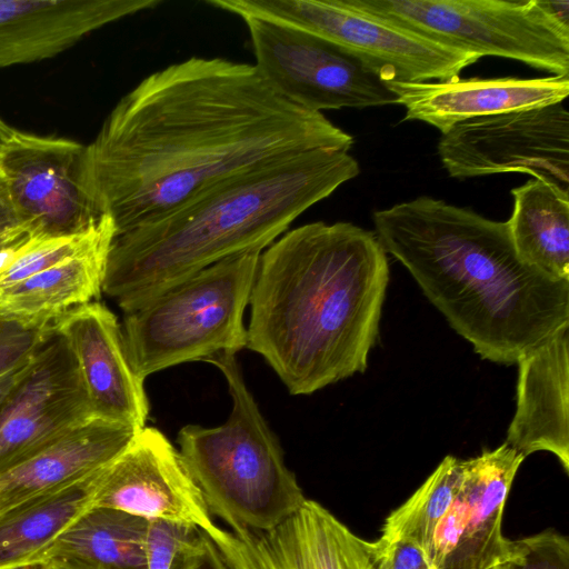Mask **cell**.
<instances>
[{
  "instance_id": "obj_1",
  "label": "cell",
  "mask_w": 569,
  "mask_h": 569,
  "mask_svg": "<svg viewBox=\"0 0 569 569\" xmlns=\"http://www.w3.org/2000/svg\"><path fill=\"white\" fill-rule=\"evenodd\" d=\"M353 142L323 113L278 96L253 64L191 57L120 98L84 146L79 183L118 236L234 173Z\"/></svg>"
},
{
  "instance_id": "obj_2",
  "label": "cell",
  "mask_w": 569,
  "mask_h": 569,
  "mask_svg": "<svg viewBox=\"0 0 569 569\" xmlns=\"http://www.w3.org/2000/svg\"><path fill=\"white\" fill-rule=\"evenodd\" d=\"M388 283L375 232L351 222L295 228L260 253L246 348L293 396L365 372Z\"/></svg>"
},
{
  "instance_id": "obj_3",
  "label": "cell",
  "mask_w": 569,
  "mask_h": 569,
  "mask_svg": "<svg viewBox=\"0 0 569 569\" xmlns=\"http://www.w3.org/2000/svg\"><path fill=\"white\" fill-rule=\"evenodd\" d=\"M375 234L485 360L518 359L569 326V280L525 262L507 221L427 196L372 213Z\"/></svg>"
},
{
  "instance_id": "obj_4",
  "label": "cell",
  "mask_w": 569,
  "mask_h": 569,
  "mask_svg": "<svg viewBox=\"0 0 569 569\" xmlns=\"http://www.w3.org/2000/svg\"><path fill=\"white\" fill-rule=\"evenodd\" d=\"M359 172L348 151L319 149L229 176L116 236L102 292L128 313L223 259L262 252Z\"/></svg>"
},
{
  "instance_id": "obj_5",
  "label": "cell",
  "mask_w": 569,
  "mask_h": 569,
  "mask_svg": "<svg viewBox=\"0 0 569 569\" xmlns=\"http://www.w3.org/2000/svg\"><path fill=\"white\" fill-rule=\"evenodd\" d=\"M204 361L224 376L232 409L221 426L182 427L179 452L211 516L234 531L270 530L307 498L247 387L237 355L219 353Z\"/></svg>"
},
{
  "instance_id": "obj_6",
  "label": "cell",
  "mask_w": 569,
  "mask_h": 569,
  "mask_svg": "<svg viewBox=\"0 0 569 569\" xmlns=\"http://www.w3.org/2000/svg\"><path fill=\"white\" fill-rule=\"evenodd\" d=\"M260 253L223 259L124 313V348L141 380L179 363L246 348L243 315Z\"/></svg>"
},
{
  "instance_id": "obj_7",
  "label": "cell",
  "mask_w": 569,
  "mask_h": 569,
  "mask_svg": "<svg viewBox=\"0 0 569 569\" xmlns=\"http://www.w3.org/2000/svg\"><path fill=\"white\" fill-rule=\"evenodd\" d=\"M377 19L477 58L569 76V1L345 0Z\"/></svg>"
},
{
  "instance_id": "obj_8",
  "label": "cell",
  "mask_w": 569,
  "mask_h": 569,
  "mask_svg": "<svg viewBox=\"0 0 569 569\" xmlns=\"http://www.w3.org/2000/svg\"><path fill=\"white\" fill-rule=\"evenodd\" d=\"M237 14L278 19L342 47L383 82L449 81L479 58L349 7L345 0H208Z\"/></svg>"
},
{
  "instance_id": "obj_9",
  "label": "cell",
  "mask_w": 569,
  "mask_h": 569,
  "mask_svg": "<svg viewBox=\"0 0 569 569\" xmlns=\"http://www.w3.org/2000/svg\"><path fill=\"white\" fill-rule=\"evenodd\" d=\"M246 23L253 63L283 99L310 111L397 104V96L342 47L284 21L239 16Z\"/></svg>"
},
{
  "instance_id": "obj_10",
  "label": "cell",
  "mask_w": 569,
  "mask_h": 569,
  "mask_svg": "<svg viewBox=\"0 0 569 569\" xmlns=\"http://www.w3.org/2000/svg\"><path fill=\"white\" fill-rule=\"evenodd\" d=\"M437 150L452 178L522 172L569 190V113L562 102L460 122L441 134Z\"/></svg>"
},
{
  "instance_id": "obj_11",
  "label": "cell",
  "mask_w": 569,
  "mask_h": 569,
  "mask_svg": "<svg viewBox=\"0 0 569 569\" xmlns=\"http://www.w3.org/2000/svg\"><path fill=\"white\" fill-rule=\"evenodd\" d=\"M84 144L20 130L0 146V174L31 237H68L98 219L83 196L79 171Z\"/></svg>"
},
{
  "instance_id": "obj_12",
  "label": "cell",
  "mask_w": 569,
  "mask_h": 569,
  "mask_svg": "<svg viewBox=\"0 0 569 569\" xmlns=\"http://www.w3.org/2000/svg\"><path fill=\"white\" fill-rule=\"evenodd\" d=\"M91 417L74 358L52 330L0 403V475Z\"/></svg>"
},
{
  "instance_id": "obj_13",
  "label": "cell",
  "mask_w": 569,
  "mask_h": 569,
  "mask_svg": "<svg viewBox=\"0 0 569 569\" xmlns=\"http://www.w3.org/2000/svg\"><path fill=\"white\" fill-rule=\"evenodd\" d=\"M525 459L503 442L462 460L459 490L427 553L432 569H491L513 557L515 540L502 533V515Z\"/></svg>"
},
{
  "instance_id": "obj_14",
  "label": "cell",
  "mask_w": 569,
  "mask_h": 569,
  "mask_svg": "<svg viewBox=\"0 0 569 569\" xmlns=\"http://www.w3.org/2000/svg\"><path fill=\"white\" fill-rule=\"evenodd\" d=\"M91 506L201 531L214 523L179 450L154 427L140 429L127 449L96 473Z\"/></svg>"
},
{
  "instance_id": "obj_15",
  "label": "cell",
  "mask_w": 569,
  "mask_h": 569,
  "mask_svg": "<svg viewBox=\"0 0 569 569\" xmlns=\"http://www.w3.org/2000/svg\"><path fill=\"white\" fill-rule=\"evenodd\" d=\"M203 532L228 569H375L373 541L310 499L270 530L234 531L213 523Z\"/></svg>"
},
{
  "instance_id": "obj_16",
  "label": "cell",
  "mask_w": 569,
  "mask_h": 569,
  "mask_svg": "<svg viewBox=\"0 0 569 569\" xmlns=\"http://www.w3.org/2000/svg\"><path fill=\"white\" fill-rule=\"evenodd\" d=\"M52 327L74 358L92 416L144 428L148 397L128 360L116 315L97 300L67 312Z\"/></svg>"
},
{
  "instance_id": "obj_17",
  "label": "cell",
  "mask_w": 569,
  "mask_h": 569,
  "mask_svg": "<svg viewBox=\"0 0 569 569\" xmlns=\"http://www.w3.org/2000/svg\"><path fill=\"white\" fill-rule=\"evenodd\" d=\"M385 83L405 107L403 120L426 122L441 133L475 118L562 102L569 94V76Z\"/></svg>"
},
{
  "instance_id": "obj_18",
  "label": "cell",
  "mask_w": 569,
  "mask_h": 569,
  "mask_svg": "<svg viewBox=\"0 0 569 569\" xmlns=\"http://www.w3.org/2000/svg\"><path fill=\"white\" fill-rule=\"evenodd\" d=\"M161 0H0V69L38 62Z\"/></svg>"
},
{
  "instance_id": "obj_19",
  "label": "cell",
  "mask_w": 569,
  "mask_h": 569,
  "mask_svg": "<svg viewBox=\"0 0 569 569\" xmlns=\"http://www.w3.org/2000/svg\"><path fill=\"white\" fill-rule=\"evenodd\" d=\"M517 363V405L505 442L525 458L548 451L569 473V326Z\"/></svg>"
},
{
  "instance_id": "obj_20",
  "label": "cell",
  "mask_w": 569,
  "mask_h": 569,
  "mask_svg": "<svg viewBox=\"0 0 569 569\" xmlns=\"http://www.w3.org/2000/svg\"><path fill=\"white\" fill-rule=\"evenodd\" d=\"M138 429L91 417L0 475V511L84 480L114 460Z\"/></svg>"
},
{
  "instance_id": "obj_21",
  "label": "cell",
  "mask_w": 569,
  "mask_h": 569,
  "mask_svg": "<svg viewBox=\"0 0 569 569\" xmlns=\"http://www.w3.org/2000/svg\"><path fill=\"white\" fill-rule=\"evenodd\" d=\"M114 236L112 219L100 216L93 237L81 250L1 291L0 313L28 327L46 328L97 301Z\"/></svg>"
},
{
  "instance_id": "obj_22",
  "label": "cell",
  "mask_w": 569,
  "mask_h": 569,
  "mask_svg": "<svg viewBox=\"0 0 569 569\" xmlns=\"http://www.w3.org/2000/svg\"><path fill=\"white\" fill-rule=\"evenodd\" d=\"M511 194L507 224L519 257L555 279L569 280V190L532 178Z\"/></svg>"
},
{
  "instance_id": "obj_23",
  "label": "cell",
  "mask_w": 569,
  "mask_h": 569,
  "mask_svg": "<svg viewBox=\"0 0 569 569\" xmlns=\"http://www.w3.org/2000/svg\"><path fill=\"white\" fill-rule=\"evenodd\" d=\"M94 476L1 510L0 569L40 560L53 540L91 506Z\"/></svg>"
},
{
  "instance_id": "obj_24",
  "label": "cell",
  "mask_w": 569,
  "mask_h": 569,
  "mask_svg": "<svg viewBox=\"0 0 569 569\" xmlns=\"http://www.w3.org/2000/svg\"><path fill=\"white\" fill-rule=\"evenodd\" d=\"M149 520L121 510L90 506L64 529L40 560L71 559L106 569H147Z\"/></svg>"
},
{
  "instance_id": "obj_25",
  "label": "cell",
  "mask_w": 569,
  "mask_h": 569,
  "mask_svg": "<svg viewBox=\"0 0 569 569\" xmlns=\"http://www.w3.org/2000/svg\"><path fill=\"white\" fill-rule=\"evenodd\" d=\"M461 476L462 460L446 456L413 495L389 513L380 538L406 539L428 553L433 533L457 496Z\"/></svg>"
},
{
  "instance_id": "obj_26",
  "label": "cell",
  "mask_w": 569,
  "mask_h": 569,
  "mask_svg": "<svg viewBox=\"0 0 569 569\" xmlns=\"http://www.w3.org/2000/svg\"><path fill=\"white\" fill-rule=\"evenodd\" d=\"M98 222L99 219L87 231L76 236L30 237L0 271V292L77 253L91 240Z\"/></svg>"
},
{
  "instance_id": "obj_27",
  "label": "cell",
  "mask_w": 569,
  "mask_h": 569,
  "mask_svg": "<svg viewBox=\"0 0 569 569\" xmlns=\"http://www.w3.org/2000/svg\"><path fill=\"white\" fill-rule=\"evenodd\" d=\"M196 527L151 519L146 541L147 569H180L201 540Z\"/></svg>"
},
{
  "instance_id": "obj_28",
  "label": "cell",
  "mask_w": 569,
  "mask_h": 569,
  "mask_svg": "<svg viewBox=\"0 0 569 569\" xmlns=\"http://www.w3.org/2000/svg\"><path fill=\"white\" fill-rule=\"evenodd\" d=\"M506 569H569V539L553 529L515 540Z\"/></svg>"
},
{
  "instance_id": "obj_29",
  "label": "cell",
  "mask_w": 569,
  "mask_h": 569,
  "mask_svg": "<svg viewBox=\"0 0 569 569\" xmlns=\"http://www.w3.org/2000/svg\"><path fill=\"white\" fill-rule=\"evenodd\" d=\"M53 328L24 326L0 313V377L28 363Z\"/></svg>"
},
{
  "instance_id": "obj_30",
  "label": "cell",
  "mask_w": 569,
  "mask_h": 569,
  "mask_svg": "<svg viewBox=\"0 0 569 569\" xmlns=\"http://www.w3.org/2000/svg\"><path fill=\"white\" fill-rule=\"evenodd\" d=\"M375 569H432L426 551L406 539L373 541Z\"/></svg>"
},
{
  "instance_id": "obj_31",
  "label": "cell",
  "mask_w": 569,
  "mask_h": 569,
  "mask_svg": "<svg viewBox=\"0 0 569 569\" xmlns=\"http://www.w3.org/2000/svg\"><path fill=\"white\" fill-rule=\"evenodd\" d=\"M180 569H228L218 549L202 532L196 549L187 557Z\"/></svg>"
},
{
  "instance_id": "obj_32",
  "label": "cell",
  "mask_w": 569,
  "mask_h": 569,
  "mask_svg": "<svg viewBox=\"0 0 569 569\" xmlns=\"http://www.w3.org/2000/svg\"><path fill=\"white\" fill-rule=\"evenodd\" d=\"M21 224L10 200L6 182L0 174V232Z\"/></svg>"
},
{
  "instance_id": "obj_33",
  "label": "cell",
  "mask_w": 569,
  "mask_h": 569,
  "mask_svg": "<svg viewBox=\"0 0 569 569\" xmlns=\"http://www.w3.org/2000/svg\"><path fill=\"white\" fill-rule=\"evenodd\" d=\"M30 232L26 224L7 229L0 232V252L29 239Z\"/></svg>"
},
{
  "instance_id": "obj_34",
  "label": "cell",
  "mask_w": 569,
  "mask_h": 569,
  "mask_svg": "<svg viewBox=\"0 0 569 569\" xmlns=\"http://www.w3.org/2000/svg\"><path fill=\"white\" fill-rule=\"evenodd\" d=\"M28 363H26L24 366L17 370H13L0 377V403L6 399V397L11 392L17 382L20 380V378L22 377L28 367Z\"/></svg>"
},
{
  "instance_id": "obj_35",
  "label": "cell",
  "mask_w": 569,
  "mask_h": 569,
  "mask_svg": "<svg viewBox=\"0 0 569 569\" xmlns=\"http://www.w3.org/2000/svg\"><path fill=\"white\" fill-rule=\"evenodd\" d=\"M47 562L48 569H106L101 566L71 559H49Z\"/></svg>"
},
{
  "instance_id": "obj_36",
  "label": "cell",
  "mask_w": 569,
  "mask_h": 569,
  "mask_svg": "<svg viewBox=\"0 0 569 569\" xmlns=\"http://www.w3.org/2000/svg\"><path fill=\"white\" fill-rule=\"evenodd\" d=\"M6 569H48L47 560H34Z\"/></svg>"
},
{
  "instance_id": "obj_37",
  "label": "cell",
  "mask_w": 569,
  "mask_h": 569,
  "mask_svg": "<svg viewBox=\"0 0 569 569\" xmlns=\"http://www.w3.org/2000/svg\"><path fill=\"white\" fill-rule=\"evenodd\" d=\"M14 129L10 127L1 117H0V146L13 133Z\"/></svg>"
},
{
  "instance_id": "obj_38",
  "label": "cell",
  "mask_w": 569,
  "mask_h": 569,
  "mask_svg": "<svg viewBox=\"0 0 569 569\" xmlns=\"http://www.w3.org/2000/svg\"><path fill=\"white\" fill-rule=\"evenodd\" d=\"M491 569H506V567H505V565L502 563V565L496 566V567H493V568H491Z\"/></svg>"
}]
</instances>
